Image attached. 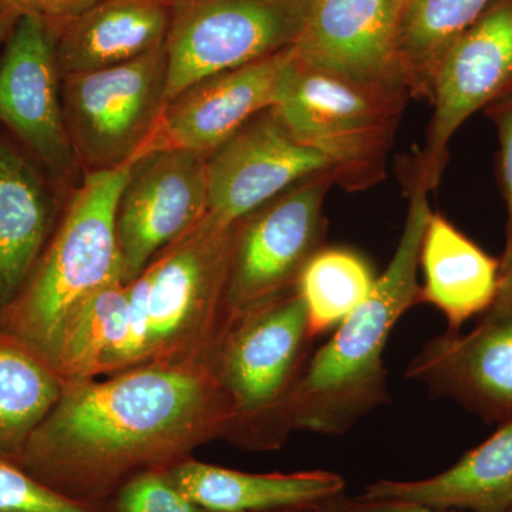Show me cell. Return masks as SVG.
Listing matches in <instances>:
<instances>
[{
	"instance_id": "obj_23",
	"label": "cell",
	"mask_w": 512,
	"mask_h": 512,
	"mask_svg": "<svg viewBox=\"0 0 512 512\" xmlns=\"http://www.w3.org/2000/svg\"><path fill=\"white\" fill-rule=\"evenodd\" d=\"M63 386L46 359L0 332V456L18 463L30 434L59 402Z\"/></svg>"
},
{
	"instance_id": "obj_29",
	"label": "cell",
	"mask_w": 512,
	"mask_h": 512,
	"mask_svg": "<svg viewBox=\"0 0 512 512\" xmlns=\"http://www.w3.org/2000/svg\"><path fill=\"white\" fill-rule=\"evenodd\" d=\"M325 512H466L456 510H436L424 505L403 503V501L372 500L357 495L349 497L345 493L322 504Z\"/></svg>"
},
{
	"instance_id": "obj_16",
	"label": "cell",
	"mask_w": 512,
	"mask_h": 512,
	"mask_svg": "<svg viewBox=\"0 0 512 512\" xmlns=\"http://www.w3.org/2000/svg\"><path fill=\"white\" fill-rule=\"evenodd\" d=\"M291 62L289 47L192 83L167 101L160 123L137 157L156 150H188L210 156L252 117L274 106Z\"/></svg>"
},
{
	"instance_id": "obj_15",
	"label": "cell",
	"mask_w": 512,
	"mask_h": 512,
	"mask_svg": "<svg viewBox=\"0 0 512 512\" xmlns=\"http://www.w3.org/2000/svg\"><path fill=\"white\" fill-rule=\"evenodd\" d=\"M326 168H332L329 161L299 143L272 107L261 111L207 157L208 204L202 220L232 227Z\"/></svg>"
},
{
	"instance_id": "obj_3",
	"label": "cell",
	"mask_w": 512,
	"mask_h": 512,
	"mask_svg": "<svg viewBox=\"0 0 512 512\" xmlns=\"http://www.w3.org/2000/svg\"><path fill=\"white\" fill-rule=\"evenodd\" d=\"M127 177L128 165L83 175L29 278L0 313V332L43 359L87 299L111 282H124L116 217Z\"/></svg>"
},
{
	"instance_id": "obj_20",
	"label": "cell",
	"mask_w": 512,
	"mask_h": 512,
	"mask_svg": "<svg viewBox=\"0 0 512 512\" xmlns=\"http://www.w3.org/2000/svg\"><path fill=\"white\" fill-rule=\"evenodd\" d=\"M168 476L190 500L211 512H268L318 505L345 493L332 471L254 474L187 458Z\"/></svg>"
},
{
	"instance_id": "obj_10",
	"label": "cell",
	"mask_w": 512,
	"mask_h": 512,
	"mask_svg": "<svg viewBox=\"0 0 512 512\" xmlns=\"http://www.w3.org/2000/svg\"><path fill=\"white\" fill-rule=\"evenodd\" d=\"M0 127L60 190L82 181L64 120L56 33L45 20L22 16L0 49Z\"/></svg>"
},
{
	"instance_id": "obj_32",
	"label": "cell",
	"mask_w": 512,
	"mask_h": 512,
	"mask_svg": "<svg viewBox=\"0 0 512 512\" xmlns=\"http://www.w3.org/2000/svg\"><path fill=\"white\" fill-rule=\"evenodd\" d=\"M99 2H101V0H69V13H67V19L79 15L83 10L92 8V6Z\"/></svg>"
},
{
	"instance_id": "obj_1",
	"label": "cell",
	"mask_w": 512,
	"mask_h": 512,
	"mask_svg": "<svg viewBox=\"0 0 512 512\" xmlns=\"http://www.w3.org/2000/svg\"><path fill=\"white\" fill-rule=\"evenodd\" d=\"M234 421L210 363H147L64 383L16 464L56 493L104 508L138 474L171 470L227 440Z\"/></svg>"
},
{
	"instance_id": "obj_5",
	"label": "cell",
	"mask_w": 512,
	"mask_h": 512,
	"mask_svg": "<svg viewBox=\"0 0 512 512\" xmlns=\"http://www.w3.org/2000/svg\"><path fill=\"white\" fill-rule=\"evenodd\" d=\"M409 99L306 69L292 55L272 109L299 143L329 161L340 187L362 191L383 180Z\"/></svg>"
},
{
	"instance_id": "obj_17",
	"label": "cell",
	"mask_w": 512,
	"mask_h": 512,
	"mask_svg": "<svg viewBox=\"0 0 512 512\" xmlns=\"http://www.w3.org/2000/svg\"><path fill=\"white\" fill-rule=\"evenodd\" d=\"M60 192L0 127V313L18 295L56 227Z\"/></svg>"
},
{
	"instance_id": "obj_9",
	"label": "cell",
	"mask_w": 512,
	"mask_h": 512,
	"mask_svg": "<svg viewBox=\"0 0 512 512\" xmlns=\"http://www.w3.org/2000/svg\"><path fill=\"white\" fill-rule=\"evenodd\" d=\"M335 184L338 175L326 168L238 222L229 265L228 322L298 289L303 269L325 247L323 205Z\"/></svg>"
},
{
	"instance_id": "obj_7",
	"label": "cell",
	"mask_w": 512,
	"mask_h": 512,
	"mask_svg": "<svg viewBox=\"0 0 512 512\" xmlns=\"http://www.w3.org/2000/svg\"><path fill=\"white\" fill-rule=\"evenodd\" d=\"M165 45L131 62L62 77L64 120L83 175L136 160L167 106Z\"/></svg>"
},
{
	"instance_id": "obj_18",
	"label": "cell",
	"mask_w": 512,
	"mask_h": 512,
	"mask_svg": "<svg viewBox=\"0 0 512 512\" xmlns=\"http://www.w3.org/2000/svg\"><path fill=\"white\" fill-rule=\"evenodd\" d=\"M171 0H101L53 26L62 77L131 62L165 45Z\"/></svg>"
},
{
	"instance_id": "obj_22",
	"label": "cell",
	"mask_w": 512,
	"mask_h": 512,
	"mask_svg": "<svg viewBox=\"0 0 512 512\" xmlns=\"http://www.w3.org/2000/svg\"><path fill=\"white\" fill-rule=\"evenodd\" d=\"M128 332V284L111 282L73 313L47 362L63 383L117 373Z\"/></svg>"
},
{
	"instance_id": "obj_8",
	"label": "cell",
	"mask_w": 512,
	"mask_h": 512,
	"mask_svg": "<svg viewBox=\"0 0 512 512\" xmlns=\"http://www.w3.org/2000/svg\"><path fill=\"white\" fill-rule=\"evenodd\" d=\"M312 0H171L168 100L192 83L295 45Z\"/></svg>"
},
{
	"instance_id": "obj_14",
	"label": "cell",
	"mask_w": 512,
	"mask_h": 512,
	"mask_svg": "<svg viewBox=\"0 0 512 512\" xmlns=\"http://www.w3.org/2000/svg\"><path fill=\"white\" fill-rule=\"evenodd\" d=\"M403 5L404 0H312L292 46L293 60L348 82L409 94L399 60Z\"/></svg>"
},
{
	"instance_id": "obj_28",
	"label": "cell",
	"mask_w": 512,
	"mask_h": 512,
	"mask_svg": "<svg viewBox=\"0 0 512 512\" xmlns=\"http://www.w3.org/2000/svg\"><path fill=\"white\" fill-rule=\"evenodd\" d=\"M485 113L493 121L498 133V174L507 202V244L500 261V285L512 284V93L495 100L485 107Z\"/></svg>"
},
{
	"instance_id": "obj_24",
	"label": "cell",
	"mask_w": 512,
	"mask_h": 512,
	"mask_svg": "<svg viewBox=\"0 0 512 512\" xmlns=\"http://www.w3.org/2000/svg\"><path fill=\"white\" fill-rule=\"evenodd\" d=\"M491 3L493 0H404L399 60L410 97L430 100L441 56Z\"/></svg>"
},
{
	"instance_id": "obj_19",
	"label": "cell",
	"mask_w": 512,
	"mask_h": 512,
	"mask_svg": "<svg viewBox=\"0 0 512 512\" xmlns=\"http://www.w3.org/2000/svg\"><path fill=\"white\" fill-rule=\"evenodd\" d=\"M363 497L403 501L466 512H510L512 508V419L464 454L454 466L430 478L377 480Z\"/></svg>"
},
{
	"instance_id": "obj_25",
	"label": "cell",
	"mask_w": 512,
	"mask_h": 512,
	"mask_svg": "<svg viewBox=\"0 0 512 512\" xmlns=\"http://www.w3.org/2000/svg\"><path fill=\"white\" fill-rule=\"evenodd\" d=\"M377 276L362 255L346 248H326L312 256L299 279L313 336L338 328L375 288Z\"/></svg>"
},
{
	"instance_id": "obj_27",
	"label": "cell",
	"mask_w": 512,
	"mask_h": 512,
	"mask_svg": "<svg viewBox=\"0 0 512 512\" xmlns=\"http://www.w3.org/2000/svg\"><path fill=\"white\" fill-rule=\"evenodd\" d=\"M106 512H211L190 500L168 470L146 471L128 481L104 507Z\"/></svg>"
},
{
	"instance_id": "obj_33",
	"label": "cell",
	"mask_w": 512,
	"mask_h": 512,
	"mask_svg": "<svg viewBox=\"0 0 512 512\" xmlns=\"http://www.w3.org/2000/svg\"><path fill=\"white\" fill-rule=\"evenodd\" d=\"M268 512H325L323 511L322 504L318 505H305V507H293V508H284V510H275Z\"/></svg>"
},
{
	"instance_id": "obj_21",
	"label": "cell",
	"mask_w": 512,
	"mask_h": 512,
	"mask_svg": "<svg viewBox=\"0 0 512 512\" xmlns=\"http://www.w3.org/2000/svg\"><path fill=\"white\" fill-rule=\"evenodd\" d=\"M420 268V301L443 313L450 332H460L468 319L483 315L500 291V261L433 212L421 244Z\"/></svg>"
},
{
	"instance_id": "obj_6",
	"label": "cell",
	"mask_w": 512,
	"mask_h": 512,
	"mask_svg": "<svg viewBox=\"0 0 512 512\" xmlns=\"http://www.w3.org/2000/svg\"><path fill=\"white\" fill-rule=\"evenodd\" d=\"M235 227L201 220L148 265L147 363H210L227 329Z\"/></svg>"
},
{
	"instance_id": "obj_31",
	"label": "cell",
	"mask_w": 512,
	"mask_h": 512,
	"mask_svg": "<svg viewBox=\"0 0 512 512\" xmlns=\"http://www.w3.org/2000/svg\"><path fill=\"white\" fill-rule=\"evenodd\" d=\"M16 22H18V18L10 15L5 9L0 8V49H2L6 39H8L10 30L13 29Z\"/></svg>"
},
{
	"instance_id": "obj_26",
	"label": "cell",
	"mask_w": 512,
	"mask_h": 512,
	"mask_svg": "<svg viewBox=\"0 0 512 512\" xmlns=\"http://www.w3.org/2000/svg\"><path fill=\"white\" fill-rule=\"evenodd\" d=\"M0 512H106L104 508L77 503L26 473L18 464L0 456Z\"/></svg>"
},
{
	"instance_id": "obj_34",
	"label": "cell",
	"mask_w": 512,
	"mask_h": 512,
	"mask_svg": "<svg viewBox=\"0 0 512 512\" xmlns=\"http://www.w3.org/2000/svg\"><path fill=\"white\" fill-rule=\"evenodd\" d=\"M510 512H512V508H511V511H510Z\"/></svg>"
},
{
	"instance_id": "obj_11",
	"label": "cell",
	"mask_w": 512,
	"mask_h": 512,
	"mask_svg": "<svg viewBox=\"0 0 512 512\" xmlns=\"http://www.w3.org/2000/svg\"><path fill=\"white\" fill-rule=\"evenodd\" d=\"M510 93L512 0H498L447 47L437 64L430 94L433 116L410 178L434 190L458 128L476 111Z\"/></svg>"
},
{
	"instance_id": "obj_2",
	"label": "cell",
	"mask_w": 512,
	"mask_h": 512,
	"mask_svg": "<svg viewBox=\"0 0 512 512\" xmlns=\"http://www.w3.org/2000/svg\"><path fill=\"white\" fill-rule=\"evenodd\" d=\"M402 237L375 288L312 353L291 402L292 430L343 436L363 417L389 402L383 353L402 316L420 305L421 244L429 224V190L410 180Z\"/></svg>"
},
{
	"instance_id": "obj_30",
	"label": "cell",
	"mask_w": 512,
	"mask_h": 512,
	"mask_svg": "<svg viewBox=\"0 0 512 512\" xmlns=\"http://www.w3.org/2000/svg\"><path fill=\"white\" fill-rule=\"evenodd\" d=\"M0 8L18 19L32 16L57 26L67 19L69 0H0Z\"/></svg>"
},
{
	"instance_id": "obj_12",
	"label": "cell",
	"mask_w": 512,
	"mask_h": 512,
	"mask_svg": "<svg viewBox=\"0 0 512 512\" xmlns=\"http://www.w3.org/2000/svg\"><path fill=\"white\" fill-rule=\"evenodd\" d=\"M207 204V157L202 154L156 150L131 161L116 217L124 282L134 281L200 224Z\"/></svg>"
},
{
	"instance_id": "obj_4",
	"label": "cell",
	"mask_w": 512,
	"mask_h": 512,
	"mask_svg": "<svg viewBox=\"0 0 512 512\" xmlns=\"http://www.w3.org/2000/svg\"><path fill=\"white\" fill-rule=\"evenodd\" d=\"M315 339L298 289L229 320L210 360L234 406L227 440L254 451L284 446Z\"/></svg>"
},
{
	"instance_id": "obj_13",
	"label": "cell",
	"mask_w": 512,
	"mask_h": 512,
	"mask_svg": "<svg viewBox=\"0 0 512 512\" xmlns=\"http://www.w3.org/2000/svg\"><path fill=\"white\" fill-rule=\"evenodd\" d=\"M404 376L487 423L512 419V284L500 285L470 332L447 330L431 339Z\"/></svg>"
}]
</instances>
